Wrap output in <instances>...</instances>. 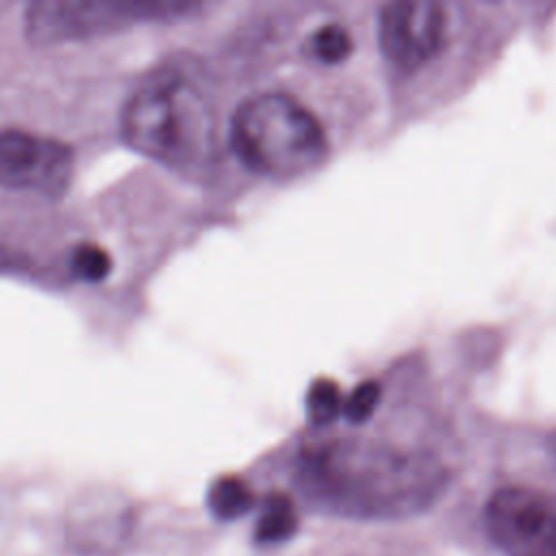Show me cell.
<instances>
[{"label":"cell","instance_id":"obj_1","mask_svg":"<svg viewBox=\"0 0 556 556\" xmlns=\"http://www.w3.org/2000/svg\"><path fill=\"white\" fill-rule=\"evenodd\" d=\"M295 482L326 513L389 521L430 508L445 491L447 471L426 452L343 437L302 447Z\"/></svg>","mask_w":556,"mask_h":556},{"label":"cell","instance_id":"obj_2","mask_svg":"<svg viewBox=\"0 0 556 556\" xmlns=\"http://www.w3.org/2000/svg\"><path fill=\"white\" fill-rule=\"evenodd\" d=\"M122 135L143 156L202 172L217 154V117L206 93L182 76H161L124 104Z\"/></svg>","mask_w":556,"mask_h":556},{"label":"cell","instance_id":"obj_3","mask_svg":"<svg viewBox=\"0 0 556 556\" xmlns=\"http://www.w3.org/2000/svg\"><path fill=\"white\" fill-rule=\"evenodd\" d=\"M237 156L256 174L295 178L315 169L328 139L315 113L287 93H258L239 104L230 122Z\"/></svg>","mask_w":556,"mask_h":556},{"label":"cell","instance_id":"obj_4","mask_svg":"<svg viewBox=\"0 0 556 556\" xmlns=\"http://www.w3.org/2000/svg\"><path fill=\"white\" fill-rule=\"evenodd\" d=\"M484 526L506 556H556V493L502 486L486 502Z\"/></svg>","mask_w":556,"mask_h":556},{"label":"cell","instance_id":"obj_5","mask_svg":"<svg viewBox=\"0 0 556 556\" xmlns=\"http://www.w3.org/2000/svg\"><path fill=\"white\" fill-rule=\"evenodd\" d=\"M189 2H111V0H46L30 7L26 30L39 43L91 37L124 26L130 20L174 15L191 9Z\"/></svg>","mask_w":556,"mask_h":556},{"label":"cell","instance_id":"obj_6","mask_svg":"<svg viewBox=\"0 0 556 556\" xmlns=\"http://www.w3.org/2000/svg\"><path fill=\"white\" fill-rule=\"evenodd\" d=\"M72 150L46 135L0 128V185L22 191L59 193L70 185Z\"/></svg>","mask_w":556,"mask_h":556},{"label":"cell","instance_id":"obj_7","mask_svg":"<svg viewBox=\"0 0 556 556\" xmlns=\"http://www.w3.org/2000/svg\"><path fill=\"white\" fill-rule=\"evenodd\" d=\"M445 28V9L434 0H393L380 9L378 17L380 48L402 70L421 67L439 54Z\"/></svg>","mask_w":556,"mask_h":556},{"label":"cell","instance_id":"obj_8","mask_svg":"<svg viewBox=\"0 0 556 556\" xmlns=\"http://www.w3.org/2000/svg\"><path fill=\"white\" fill-rule=\"evenodd\" d=\"M298 530V508L285 493H271L261 504L254 539L263 545H274L291 539Z\"/></svg>","mask_w":556,"mask_h":556},{"label":"cell","instance_id":"obj_9","mask_svg":"<svg viewBox=\"0 0 556 556\" xmlns=\"http://www.w3.org/2000/svg\"><path fill=\"white\" fill-rule=\"evenodd\" d=\"M211 513L222 521L243 517L254 506V493L250 484L239 476H219L206 495Z\"/></svg>","mask_w":556,"mask_h":556},{"label":"cell","instance_id":"obj_10","mask_svg":"<svg viewBox=\"0 0 556 556\" xmlns=\"http://www.w3.org/2000/svg\"><path fill=\"white\" fill-rule=\"evenodd\" d=\"M343 400L341 387L332 378H317L306 393L308 417L319 426L332 424L339 415H343Z\"/></svg>","mask_w":556,"mask_h":556},{"label":"cell","instance_id":"obj_11","mask_svg":"<svg viewBox=\"0 0 556 556\" xmlns=\"http://www.w3.org/2000/svg\"><path fill=\"white\" fill-rule=\"evenodd\" d=\"M313 52L326 63H339L352 52V37L341 24H324L313 35Z\"/></svg>","mask_w":556,"mask_h":556},{"label":"cell","instance_id":"obj_12","mask_svg":"<svg viewBox=\"0 0 556 556\" xmlns=\"http://www.w3.org/2000/svg\"><path fill=\"white\" fill-rule=\"evenodd\" d=\"M72 271L87 282H100L109 276L111 271V256L104 248L96 245V243H80L74 252H72Z\"/></svg>","mask_w":556,"mask_h":556},{"label":"cell","instance_id":"obj_13","mask_svg":"<svg viewBox=\"0 0 556 556\" xmlns=\"http://www.w3.org/2000/svg\"><path fill=\"white\" fill-rule=\"evenodd\" d=\"M380 402V384L376 380H363L343 400V415L352 424H363L376 410Z\"/></svg>","mask_w":556,"mask_h":556},{"label":"cell","instance_id":"obj_14","mask_svg":"<svg viewBox=\"0 0 556 556\" xmlns=\"http://www.w3.org/2000/svg\"><path fill=\"white\" fill-rule=\"evenodd\" d=\"M552 447H554V454H556V439H554V445H552Z\"/></svg>","mask_w":556,"mask_h":556}]
</instances>
